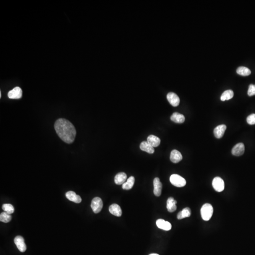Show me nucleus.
<instances>
[{
	"label": "nucleus",
	"mask_w": 255,
	"mask_h": 255,
	"mask_svg": "<svg viewBox=\"0 0 255 255\" xmlns=\"http://www.w3.org/2000/svg\"><path fill=\"white\" fill-rule=\"evenodd\" d=\"M55 128L58 136L66 143H72L75 140L76 130L72 123L66 119H58L55 124Z\"/></svg>",
	"instance_id": "1"
},
{
	"label": "nucleus",
	"mask_w": 255,
	"mask_h": 255,
	"mask_svg": "<svg viewBox=\"0 0 255 255\" xmlns=\"http://www.w3.org/2000/svg\"><path fill=\"white\" fill-rule=\"evenodd\" d=\"M214 209L211 204L206 203L202 206L201 208V215L204 221H209L213 215Z\"/></svg>",
	"instance_id": "2"
},
{
	"label": "nucleus",
	"mask_w": 255,
	"mask_h": 255,
	"mask_svg": "<svg viewBox=\"0 0 255 255\" xmlns=\"http://www.w3.org/2000/svg\"><path fill=\"white\" fill-rule=\"evenodd\" d=\"M170 180L171 183L175 187H183L186 184V181L185 179L179 175L172 174L170 178Z\"/></svg>",
	"instance_id": "3"
},
{
	"label": "nucleus",
	"mask_w": 255,
	"mask_h": 255,
	"mask_svg": "<svg viewBox=\"0 0 255 255\" xmlns=\"http://www.w3.org/2000/svg\"><path fill=\"white\" fill-rule=\"evenodd\" d=\"M103 206V203L101 198L96 197L92 200L91 207L93 212L96 214L99 213Z\"/></svg>",
	"instance_id": "4"
},
{
	"label": "nucleus",
	"mask_w": 255,
	"mask_h": 255,
	"mask_svg": "<svg viewBox=\"0 0 255 255\" xmlns=\"http://www.w3.org/2000/svg\"><path fill=\"white\" fill-rule=\"evenodd\" d=\"M212 185L214 190L220 192L224 189V182L223 180L219 177L214 178L212 182Z\"/></svg>",
	"instance_id": "5"
},
{
	"label": "nucleus",
	"mask_w": 255,
	"mask_h": 255,
	"mask_svg": "<svg viewBox=\"0 0 255 255\" xmlns=\"http://www.w3.org/2000/svg\"><path fill=\"white\" fill-rule=\"evenodd\" d=\"M14 243L16 244L18 250L21 252H24L27 250L26 244L25 243L24 239L22 236H17L14 239Z\"/></svg>",
	"instance_id": "6"
},
{
	"label": "nucleus",
	"mask_w": 255,
	"mask_h": 255,
	"mask_svg": "<svg viewBox=\"0 0 255 255\" xmlns=\"http://www.w3.org/2000/svg\"><path fill=\"white\" fill-rule=\"evenodd\" d=\"M167 99L170 104L174 107H177L179 105L180 100L179 97L173 92H170L167 95Z\"/></svg>",
	"instance_id": "7"
},
{
	"label": "nucleus",
	"mask_w": 255,
	"mask_h": 255,
	"mask_svg": "<svg viewBox=\"0 0 255 255\" xmlns=\"http://www.w3.org/2000/svg\"><path fill=\"white\" fill-rule=\"evenodd\" d=\"M154 184V193L156 196H159L162 193V184L159 178L156 177L154 178L153 181Z\"/></svg>",
	"instance_id": "8"
},
{
	"label": "nucleus",
	"mask_w": 255,
	"mask_h": 255,
	"mask_svg": "<svg viewBox=\"0 0 255 255\" xmlns=\"http://www.w3.org/2000/svg\"><path fill=\"white\" fill-rule=\"evenodd\" d=\"M245 151V146L242 143L236 144L232 149V154L235 156H242Z\"/></svg>",
	"instance_id": "9"
},
{
	"label": "nucleus",
	"mask_w": 255,
	"mask_h": 255,
	"mask_svg": "<svg viewBox=\"0 0 255 255\" xmlns=\"http://www.w3.org/2000/svg\"><path fill=\"white\" fill-rule=\"evenodd\" d=\"M22 95L21 89L17 87L9 92L8 96L10 99H19L22 97Z\"/></svg>",
	"instance_id": "10"
},
{
	"label": "nucleus",
	"mask_w": 255,
	"mask_h": 255,
	"mask_svg": "<svg viewBox=\"0 0 255 255\" xmlns=\"http://www.w3.org/2000/svg\"><path fill=\"white\" fill-rule=\"evenodd\" d=\"M156 224L158 228L164 231H169L172 228V224L169 222L165 221L162 219L157 220Z\"/></svg>",
	"instance_id": "11"
},
{
	"label": "nucleus",
	"mask_w": 255,
	"mask_h": 255,
	"mask_svg": "<svg viewBox=\"0 0 255 255\" xmlns=\"http://www.w3.org/2000/svg\"><path fill=\"white\" fill-rule=\"evenodd\" d=\"M66 196L69 200L75 202L76 203H80L82 199L79 195H77L74 191H69L66 193Z\"/></svg>",
	"instance_id": "12"
},
{
	"label": "nucleus",
	"mask_w": 255,
	"mask_h": 255,
	"mask_svg": "<svg viewBox=\"0 0 255 255\" xmlns=\"http://www.w3.org/2000/svg\"><path fill=\"white\" fill-rule=\"evenodd\" d=\"M226 126L224 124H222L214 128V136L217 138H222L224 136V133L226 130Z\"/></svg>",
	"instance_id": "13"
},
{
	"label": "nucleus",
	"mask_w": 255,
	"mask_h": 255,
	"mask_svg": "<svg viewBox=\"0 0 255 255\" xmlns=\"http://www.w3.org/2000/svg\"><path fill=\"white\" fill-rule=\"evenodd\" d=\"M182 159V156L181 153L177 150H173L170 154V160L173 163H178Z\"/></svg>",
	"instance_id": "14"
},
{
	"label": "nucleus",
	"mask_w": 255,
	"mask_h": 255,
	"mask_svg": "<svg viewBox=\"0 0 255 255\" xmlns=\"http://www.w3.org/2000/svg\"><path fill=\"white\" fill-rule=\"evenodd\" d=\"M109 210L111 214L116 216L120 217L122 216V209L120 206L116 204H113L111 205L109 208Z\"/></svg>",
	"instance_id": "15"
},
{
	"label": "nucleus",
	"mask_w": 255,
	"mask_h": 255,
	"mask_svg": "<svg viewBox=\"0 0 255 255\" xmlns=\"http://www.w3.org/2000/svg\"><path fill=\"white\" fill-rule=\"evenodd\" d=\"M177 201L173 198L170 197L167 201V209L168 212L172 213L177 209Z\"/></svg>",
	"instance_id": "16"
},
{
	"label": "nucleus",
	"mask_w": 255,
	"mask_h": 255,
	"mask_svg": "<svg viewBox=\"0 0 255 255\" xmlns=\"http://www.w3.org/2000/svg\"><path fill=\"white\" fill-rule=\"evenodd\" d=\"M147 142L153 147H157L160 144L161 140L157 136L154 135H151L148 136Z\"/></svg>",
	"instance_id": "17"
},
{
	"label": "nucleus",
	"mask_w": 255,
	"mask_h": 255,
	"mask_svg": "<svg viewBox=\"0 0 255 255\" xmlns=\"http://www.w3.org/2000/svg\"><path fill=\"white\" fill-rule=\"evenodd\" d=\"M127 175L124 172H119L115 176V182L117 185H122L127 180Z\"/></svg>",
	"instance_id": "18"
},
{
	"label": "nucleus",
	"mask_w": 255,
	"mask_h": 255,
	"mask_svg": "<svg viewBox=\"0 0 255 255\" xmlns=\"http://www.w3.org/2000/svg\"><path fill=\"white\" fill-rule=\"evenodd\" d=\"M170 120L175 123H182L185 120L184 115L178 113H174L170 117Z\"/></svg>",
	"instance_id": "19"
},
{
	"label": "nucleus",
	"mask_w": 255,
	"mask_h": 255,
	"mask_svg": "<svg viewBox=\"0 0 255 255\" xmlns=\"http://www.w3.org/2000/svg\"><path fill=\"white\" fill-rule=\"evenodd\" d=\"M140 148L142 151L146 152L149 154H153L154 153V148L151 146L147 141H143L141 142L140 145Z\"/></svg>",
	"instance_id": "20"
},
{
	"label": "nucleus",
	"mask_w": 255,
	"mask_h": 255,
	"mask_svg": "<svg viewBox=\"0 0 255 255\" xmlns=\"http://www.w3.org/2000/svg\"><path fill=\"white\" fill-rule=\"evenodd\" d=\"M191 212L189 207H186L182 211L180 212L177 214V218L180 220L186 217H190L191 215Z\"/></svg>",
	"instance_id": "21"
},
{
	"label": "nucleus",
	"mask_w": 255,
	"mask_h": 255,
	"mask_svg": "<svg viewBox=\"0 0 255 255\" xmlns=\"http://www.w3.org/2000/svg\"><path fill=\"white\" fill-rule=\"evenodd\" d=\"M135 183V178L133 176H130L127 181L123 184V190H129L132 188Z\"/></svg>",
	"instance_id": "22"
},
{
	"label": "nucleus",
	"mask_w": 255,
	"mask_h": 255,
	"mask_svg": "<svg viewBox=\"0 0 255 255\" xmlns=\"http://www.w3.org/2000/svg\"><path fill=\"white\" fill-rule=\"evenodd\" d=\"M234 96V93L232 90H226L222 93L221 97V101H224L231 99Z\"/></svg>",
	"instance_id": "23"
},
{
	"label": "nucleus",
	"mask_w": 255,
	"mask_h": 255,
	"mask_svg": "<svg viewBox=\"0 0 255 255\" xmlns=\"http://www.w3.org/2000/svg\"><path fill=\"white\" fill-rule=\"evenodd\" d=\"M237 73L239 75L243 76H247L250 75L251 74V71L247 67L241 66L237 69Z\"/></svg>",
	"instance_id": "24"
},
{
	"label": "nucleus",
	"mask_w": 255,
	"mask_h": 255,
	"mask_svg": "<svg viewBox=\"0 0 255 255\" xmlns=\"http://www.w3.org/2000/svg\"><path fill=\"white\" fill-rule=\"evenodd\" d=\"M11 219V216L6 212H3L0 214V221L4 223H7Z\"/></svg>",
	"instance_id": "25"
},
{
	"label": "nucleus",
	"mask_w": 255,
	"mask_h": 255,
	"mask_svg": "<svg viewBox=\"0 0 255 255\" xmlns=\"http://www.w3.org/2000/svg\"><path fill=\"white\" fill-rule=\"evenodd\" d=\"M2 208L4 212L10 214L13 213L14 212L13 206L10 204H4L2 206Z\"/></svg>",
	"instance_id": "26"
},
{
	"label": "nucleus",
	"mask_w": 255,
	"mask_h": 255,
	"mask_svg": "<svg viewBox=\"0 0 255 255\" xmlns=\"http://www.w3.org/2000/svg\"><path fill=\"white\" fill-rule=\"evenodd\" d=\"M247 122L250 125L255 124V114L250 115L247 117Z\"/></svg>",
	"instance_id": "27"
},
{
	"label": "nucleus",
	"mask_w": 255,
	"mask_h": 255,
	"mask_svg": "<svg viewBox=\"0 0 255 255\" xmlns=\"http://www.w3.org/2000/svg\"><path fill=\"white\" fill-rule=\"evenodd\" d=\"M248 95L250 97L255 95V85L250 84L249 86L248 91Z\"/></svg>",
	"instance_id": "28"
},
{
	"label": "nucleus",
	"mask_w": 255,
	"mask_h": 255,
	"mask_svg": "<svg viewBox=\"0 0 255 255\" xmlns=\"http://www.w3.org/2000/svg\"><path fill=\"white\" fill-rule=\"evenodd\" d=\"M149 255H158L157 254H155V253H153V254H150Z\"/></svg>",
	"instance_id": "29"
},
{
	"label": "nucleus",
	"mask_w": 255,
	"mask_h": 255,
	"mask_svg": "<svg viewBox=\"0 0 255 255\" xmlns=\"http://www.w3.org/2000/svg\"><path fill=\"white\" fill-rule=\"evenodd\" d=\"M1 92H0V98H1Z\"/></svg>",
	"instance_id": "30"
}]
</instances>
